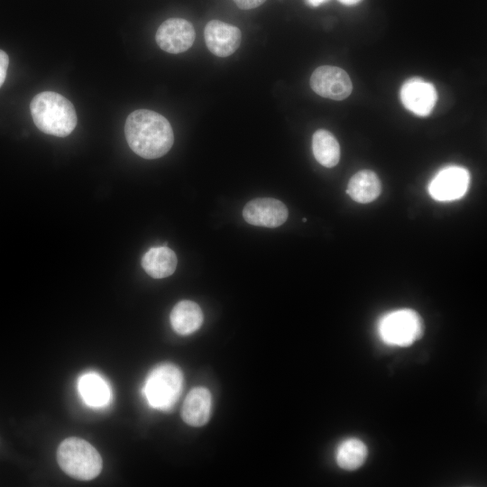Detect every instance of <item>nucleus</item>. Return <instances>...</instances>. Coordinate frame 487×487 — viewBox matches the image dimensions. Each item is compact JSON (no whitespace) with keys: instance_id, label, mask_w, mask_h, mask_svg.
<instances>
[{"instance_id":"1","label":"nucleus","mask_w":487,"mask_h":487,"mask_svg":"<svg viewBox=\"0 0 487 487\" xmlns=\"http://www.w3.org/2000/svg\"><path fill=\"white\" fill-rule=\"evenodd\" d=\"M124 134L129 147L144 159H157L166 154L174 141L169 121L161 114L138 109L126 118Z\"/></svg>"},{"instance_id":"2","label":"nucleus","mask_w":487,"mask_h":487,"mask_svg":"<svg viewBox=\"0 0 487 487\" xmlns=\"http://www.w3.org/2000/svg\"><path fill=\"white\" fill-rule=\"evenodd\" d=\"M33 123L44 133L65 137L76 127L77 115L72 103L59 93L43 91L30 105Z\"/></svg>"},{"instance_id":"3","label":"nucleus","mask_w":487,"mask_h":487,"mask_svg":"<svg viewBox=\"0 0 487 487\" xmlns=\"http://www.w3.org/2000/svg\"><path fill=\"white\" fill-rule=\"evenodd\" d=\"M57 462L66 474L79 481L96 478L103 466L102 458L96 448L76 436L68 437L60 444Z\"/></svg>"},{"instance_id":"4","label":"nucleus","mask_w":487,"mask_h":487,"mask_svg":"<svg viewBox=\"0 0 487 487\" xmlns=\"http://www.w3.org/2000/svg\"><path fill=\"white\" fill-rule=\"evenodd\" d=\"M183 387V374L173 363L156 365L147 375L142 393L148 404L158 410L169 411L178 401Z\"/></svg>"},{"instance_id":"5","label":"nucleus","mask_w":487,"mask_h":487,"mask_svg":"<svg viewBox=\"0 0 487 487\" xmlns=\"http://www.w3.org/2000/svg\"><path fill=\"white\" fill-rule=\"evenodd\" d=\"M424 332V323L418 312L401 308L383 315L378 321L377 333L387 345L405 347L418 340Z\"/></svg>"},{"instance_id":"6","label":"nucleus","mask_w":487,"mask_h":487,"mask_svg":"<svg viewBox=\"0 0 487 487\" xmlns=\"http://www.w3.org/2000/svg\"><path fill=\"white\" fill-rule=\"evenodd\" d=\"M470 184L468 170L460 166H448L440 170L428 186L430 196L442 202L461 198Z\"/></svg>"},{"instance_id":"7","label":"nucleus","mask_w":487,"mask_h":487,"mask_svg":"<svg viewBox=\"0 0 487 487\" xmlns=\"http://www.w3.org/2000/svg\"><path fill=\"white\" fill-rule=\"evenodd\" d=\"M309 82L314 92L333 100L345 99L353 90L348 74L334 66L318 67L312 73Z\"/></svg>"},{"instance_id":"8","label":"nucleus","mask_w":487,"mask_h":487,"mask_svg":"<svg viewBox=\"0 0 487 487\" xmlns=\"http://www.w3.org/2000/svg\"><path fill=\"white\" fill-rule=\"evenodd\" d=\"M195 36L191 23L182 18H170L160 25L155 39L161 50L177 54L188 50L195 41Z\"/></svg>"},{"instance_id":"9","label":"nucleus","mask_w":487,"mask_h":487,"mask_svg":"<svg viewBox=\"0 0 487 487\" xmlns=\"http://www.w3.org/2000/svg\"><path fill=\"white\" fill-rule=\"evenodd\" d=\"M400 95L404 107L419 116L428 115L437 99L434 85L420 78L406 80L401 86Z\"/></svg>"},{"instance_id":"10","label":"nucleus","mask_w":487,"mask_h":487,"mask_svg":"<svg viewBox=\"0 0 487 487\" xmlns=\"http://www.w3.org/2000/svg\"><path fill=\"white\" fill-rule=\"evenodd\" d=\"M244 220L253 225L274 228L288 218V209L280 200L260 198L249 201L244 207Z\"/></svg>"},{"instance_id":"11","label":"nucleus","mask_w":487,"mask_h":487,"mask_svg":"<svg viewBox=\"0 0 487 487\" xmlns=\"http://www.w3.org/2000/svg\"><path fill=\"white\" fill-rule=\"evenodd\" d=\"M204 36L208 50L218 57L233 54L238 49L242 39L239 28L219 20L207 23Z\"/></svg>"},{"instance_id":"12","label":"nucleus","mask_w":487,"mask_h":487,"mask_svg":"<svg viewBox=\"0 0 487 487\" xmlns=\"http://www.w3.org/2000/svg\"><path fill=\"white\" fill-rule=\"evenodd\" d=\"M212 397L205 387L193 388L184 400L181 417L185 423L193 427L205 425L210 417Z\"/></svg>"},{"instance_id":"13","label":"nucleus","mask_w":487,"mask_h":487,"mask_svg":"<svg viewBox=\"0 0 487 487\" xmlns=\"http://www.w3.org/2000/svg\"><path fill=\"white\" fill-rule=\"evenodd\" d=\"M78 391L82 400L92 408H104L111 401V390L106 381L98 373L88 372L78 379Z\"/></svg>"},{"instance_id":"14","label":"nucleus","mask_w":487,"mask_h":487,"mask_svg":"<svg viewBox=\"0 0 487 487\" xmlns=\"http://www.w3.org/2000/svg\"><path fill=\"white\" fill-rule=\"evenodd\" d=\"M173 330L181 335L196 332L203 323L200 307L191 300H181L172 308L170 316Z\"/></svg>"},{"instance_id":"15","label":"nucleus","mask_w":487,"mask_h":487,"mask_svg":"<svg viewBox=\"0 0 487 487\" xmlns=\"http://www.w3.org/2000/svg\"><path fill=\"white\" fill-rule=\"evenodd\" d=\"M175 253L167 246L152 247L142 258V266L148 275L162 279L171 275L177 267Z\"/></svg>"},{"instance_id":"16","label":"nucleus","mask_w":487,"mask_h":487,"mask_svg":"<svg viewBox=\"0 0 487 487\" xmlns=\"http://www.w3.org/2000/svg\"><path fill=\"white\" fill-rule=\"evenodd\" d=\"M381 191V183L375 172L363 170L355 173L348 182L346 193L358 203L366 204L375 200Z\"/></svg>"},{"instance_id":"17","label":"nucleus","mask_w":487,"mask_h":487,"mask_svg":"<svg viewBox=\"0 0 487 487\" xmlns=\"http://www.w3.org/2000/svg\"><path fill=\"white\" fill-rule=\"evenodd\" d=\"M368 456L367 446L357 437H347L335 450L336 464L343 470L354 471L360 468Z\"/></svg>"},{"instance_id":"18","label":"nucleus","mask_w":487,"mask_h":487,"mask_svg":"<svg viewBox=\"0 0 487 487\" xmlns=\"http://www.w3.org/2000/svg\"><path fill=\"white\" fill-rule=\"evenodd\" d=\"M312 150L316 160L326 168L335 166L340 160V146L329 131L319 129L312 137Z\"/></svg>"},{"instance_id":"19","label":"nucleus","mask_w":487,"mask_h":487,"mask_svg":"<svg viewBox=\"0 0 487 487\" xmlns=\"http://www.w3.org/2000/svg\"><path fill=\"white\" fill-rule=\"evenodd\" d=\"M8 65L9 58L7 54L0 50V87L5 79Z\"/></svg>"},{"instance_id":"20","label":"nucleus","mask_w":487,"mask_h":487,"mask_svg":"<svg viewBox=\"0 0 487 487\" xmlns=\"http://www.w3.org/2000/svg\"><path fill=\"white\" fill-rule=\"evenodd\" d=\"M236 5L244 10L253 9L262 5L266 0H233Z\"/></svg>"},{"instance_id":"21","label":"nucleus","mask_w":487,"mask_h":487,"mask_svg":"<svg viewBox=\"0 0 487 487\" xmlns=\"http://www.w3.org/2000/svg\"><path fill=\"white\" fill-rule=\"evenodd\" d=\"M306 1L309 5L316 7L327 2L328 0H306Z\"/></svg>"},{"instance_id":"22","label":"nucleus","mask_w":487,"mask_h":487,"mask_svg":"<svg viewBox=\"0 0 487 487\" xmlns=\"http://www.w3.org/2000/svg\"><path fill=\"white\" fill-rule=\"evenodd\" d=\"M338 1L346 5H354L361 2L362 0H338Z\"/></svg>"}]
</instances>
